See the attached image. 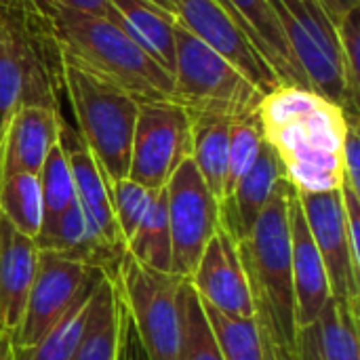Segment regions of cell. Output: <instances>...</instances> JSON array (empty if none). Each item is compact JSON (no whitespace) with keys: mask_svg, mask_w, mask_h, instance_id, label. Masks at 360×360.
I'll return each instance as SVG.
<instances>
[{"mask_svg":"<svg viewBox=\"0 0 360 360\" xmlns=\"http://www.w3.org/2000/svg\"><path fill=\"white\" fill-rule=\"evenodd\" d=\"M302 2H319V0H302Z\"/></svg>","mask_w":360,"mask_h":360,"instance_id":"60d3db41","label":"cell"},{"mask_svg":"<svg viewBox=\"0 0 360 360\" xmlns=\"http://www.w3.org/2000/svg\"><path fill=\"white\" fill-rule=\"evenodd\" d=\"M0 360H15L11 340L6 335H2V333H0Z\"/></svg>","mask_w":360,"mask_h":360,"instance_id":"f35d334b","label":"cell"},{"mask_svg":"<svg viewBox=\"0 0 360 360\" xmlns=\"http://www.w3.org/2000/svg\"><path fill=\"white\" fill-rule=\"evenodd\" d=\"M120 15V30L127 32L156 63L171 76L175 68V15L150 0H110Z\"/></svg>","mask_w":360,"mask_h":360,"instance_id":"603a6c76","label":"cell"},{"mask_svg":"<svg viewBox=\"0 0 360 360\" xmlns=\"http://www.w3.org/2000/svg\"><path fill=\"white\" fill-rule=\"evenodd\" d=\"M59 110L25 103L8 122L0 152V177L13 173L38 175L46 154L61 135Z\"/></svg>","mask_w":360,"mask_h":360,"instance_id":"9a60e30c","label":"cell"},{"mask_svg":"<svg viewBox=\"0 0 360 360\" xmlns=\"http://www.w3.org/2000/svg\"><path fill=\"white\" fill-rule=\"evenodd\" d=\"M283 179H287L285 165L278 152L264 139L253 169L238 181L230 198L219 207L221 224L234 236L236 243L249 234V230L253 228L259 213L264 211Z\"/></svg>","mask_w":360,"mask_h":360,"instance_id":"d6986e66","label":"cell"},{"mask_svg":"<svg viewBox=\"0 0 360 360\" xmlns=\"http://www.w3.org/2000/svg\"><path fill=\"white\" fill-rule=\"evenodd\" d=\"M116 291L148 360H179L184 333V278L146 268L124 251Z\"/></svg>","mask_w":360,"mask_h":360,"instance_id":"5b68a950","label":"cell"},{"mask_svg":"<svg viewBox=\"0 0 360 360\" xmlns=\"http://www.w3.org/2000/svg\"><path fill=\"white\" fill-rule=\"evenodd\" d=\"M359 312L329 300L319 319L300 331L297 360H360Z\"/></svg>","mask_w":360,"mask_h":360,"instance_id":"ffe728a7","label":"cell"},{"mask_svg":"<svg viewBox=\"0 0 360 360\" xmlns=\"http://www.w3.org/2000/svg\"><path fill=\"white\" fill-rule=\"evenodd\" d=\"M97 272L99 270L65 259L53 251L38 249L36 274L27 293L21 323L8 338L11 346L30 348L42 340L51 327L70 310V306Z\"/></svg>","mask_w":360,"mask_h":360,"instance_id":"9c48e42d","label":"cell"},{"mask_svg":"<svg viewBox=\"0 0 360 360\" xmlns=\"http://www.w3.org/2000/svg\"><path fill=\"white\" fill-rule=\"evenodd\" d=\"M124 310L116 285L105 276L97 291L93 323L72 360H118Z\"/></svg>","mask_w":360,"mask_h":360,"instance_id":"d4e9b609","label":"cell"},{"mask_svg":"<svg viewBox=\"0 0 360 360\" xmlns=\"http://www.w3.org/2000/svg\"><path fill=\"white\" fill-rule=\"evenodd\" d=\"M289 240L297 327L302 331L319 319V314L331 300V287L323 257L314 245L293 186L289 192Z\"/></svg>","mask_w":360,"mask_h":360,"instance_id":"5bb4252c","label":"cell"},{"mask_svg":"<svg viewBox=\"0 0 360 360\" xmlns=\"http://www.w3.org/2000/svg\"><path fill=\"white\" fill-rule=\"evenodd\" d=\"M179 360H224L202 304L190 283L184 289V333Z\"/></svg>","mask_w":360,"mask_h":360,"instance_id":"1f68e13d","label":"cell"},{"mask_svg":"<svg viewBox=\"0 0 360 360\" xmlns=\"http://www.w3.org/2000/svg\"><path fill=\"white\" fill-rule=\"evenodd\" d=\"M40 8L49 19L59 59L127 89L139 101L171 99L173 76L118 25L63 6L40 4Z\"/></svg>","mask_w":360,"mask_h":360,"instance_id":"7a4b0ae2","label":"cell"},{"mask_svg":"<svg viewBox=\"0 0 360 360\" xmlns=\"http://www.w3.org/2000/svg\"><path fill=\"white\" fill-rule=\"evenodd\" d=\"M127 253L135 257L146 268L156 272L173 274L171 262V230H169V215H167V194L165 188L156 192L150 209L146 211L141 224L133 232L127 243Z\"/></svg>","mask_w":360,"mask_h":360,"instance_id":"484cf974","label":"cell"},{"mask_svg":"<svg viewBox=\"0 0 360 360\" xmlns=\"http://www.w3.org/2000/svg\"><path fill=\"white\" fill-rule=\"evenodd\" d=\"M38 2L51 4V6H63V8L78 11V13L93 15V17H101L120 27V15L110 0H38Z\"/></svg>","mask_w":360,"mask_h":360,"instance_id":"d590c367","label":"cell"},{"mask_svg":"<svg viewBox=\"0 0 360 360\" xmlns=\"http://www.w3.org/2000/svg\"><path fill=\"white\" fill-rule=\"evenodd\" d=\"M175 68L171 101L190 116L253 118L264 93L224 55L196 38L175 19Z\"/></svg>","mask_w":360,"mask_h":360,"instance_id":"277c9868","label":"cell"},{"mask_svg":"<svg viewBox=\"0 0 360 360\" xmlns=\"http://www.w3.org/2000/svg\"><path fill=\"white\" fill-rule=\"evenodd\" d=\"M150 2H154V4H156V6H160L162 11H167V13L175 15V8H173L171 0H150Z\"/></svg>","mask_w":360,"mask_h":360,"instance_id":"ab89813d","label":"cell"},{"mask_svg":"<svg viewBox=\"0 0 360 360\" xmlns=\"http://www.w3.org/2000/svg\"><path fill=\"white\" fill-rule=\"evenodd\" d=\"M262 143H264V135H262V129H259L255 116L253 118L232 120V124H230V146H228V171H226L224 202L230 198V194L234 192L238 181L253 169V165H255V160L259 156Z\"/></svg>","mask_w":360,"mask_h":360,"instance_id":"4dcf8cb0","label":"cell"},{"mask_svg":"<svg viewBox=\"0 0 360 360\" xmlns=\"http://www.w3.org/2000/svg\"><path fill=\"white\" fill-rule=\"evenodd\" d=\"M110 196H112V207L116 215V224L120 228V234L124 238V245L141 224L146 211L150 209L156 192L143 188L141 184L122 177L116 181H110Z\"/></svg>","mask_w":360,"mask_h":360,"instance_id":"d6a6232c","label":"cell"},{"mask_svg":"<svg viewBox=\"0 0 360 360\" xmlns=\"http://www.w3.org/2000/svg\"><path fill=\"white\" fill-rule=\"evenodd\" d=\"M188 283L198 300L215 312L230 319H253V300L238 243L224 224L207 243Z\"/></svg>","mask_w":360,"mask_h":360,"instance_id":"7c38bea8","label":"cell"},{"mask_svg":"<svg viewBox=\"0 0 360 360\" xmlns=\"http://www.w3.org/2000/svg\"><path fill=\"white\" fill-rule=\"evenodd\" d=\"M348 127L346 112L331 101H325L319 110L304 116L302 120L289 122L264 135V139L278 152L287 156L293 152L323 150L342 154V143Z\"/></svg>","mask_w":360,"mask_h":360,"instance_id":"7402d4cb","label":"cell"},{"mask_svg":"<svg viewBox=\"0 0 360 360\" xmlns=\"http://www.w3.org/2000/svg\"><path fill=\"white\" fill-rule=\"evenodd\" d=\"M61 82L78 122V135L108 181L127 177L139 99L127 89L63 59Z\"/></svg>","mask_w":360,"mask_h":360,"instance_id":"3957f363","label":"cell"},{"mask_svg":"<svg viewBox=\"0 0 360 360\" xmlns=\"http://www.w3.org/2000/svg\"><path fill=\"white\" fill-rule=\"evenodd\" d=\"M297 200L314 238V245L323 257L331 297L348 304L354 312H359L360 266L352 259L348 245L342 190L321 194L297 192Z\"/></svg>","mask_w":360,"mask_h":360,"instance_id":"30bf717a","label":"cell"},{"mask_svg":"<svg viewBox=\"0 0 360 360\" xmlns=\"http://www.w3.org/2000/svg\"><path fill=\"white\" fill-rule=\"evenodd\" d=\"M217 4L228 13V17L238 25V30L274 70L281 84L310 89L293 61L281 21L268 0H217Z\"/></svg>","mask_w":360,"mask_h":360,"instance_id":"ac0fdd59","label":"cell"},{"mask_svg":"<svg viewBox=\"0 0 360 360\" xmlns=\"http://www.w3.org/2000/svg\"><path fill=\"white\" fill-rule=\"evenodd\" d=\"M323 4V8L327 11L329 19L333 23H338L348 11H352L354 6H360L359 0H319Z\"/></svg>","mask_w":360,"mask_h":360,"instance_id":"74e56055","label":"cell"},{"mask_svg":"<svg viewBox=\"0 0 360 360\" xmlns=\"http://www.w3.org/2000/svg\"><path fill=\"white\" fill-rule=\"evenodd\" d=\"M192 118V160L209 188V192L224 202L228 146L232 120L224 116H190Z\"/></svg>","mask_w":360,"mask_h":360,"instance_id":"cb8c5ba5","label":"cell"},{"mask_svg":"<svg viewBox=\"0 0 360 360\" xmlns=\"http://www.w3.org/2000/svg\"><path fill=\"white\" fill-rule=\"evenodd\" d=\"M360 6L348 11L338 23L335 34L342 51V63H344V78H346V93H348V114L359 116V91H360Z\"/></svg>","mask_w":360,"mask_h":360,"instance_id":"836d02e7","label":"cell"},{"mask_svg":"<svg viewBox=\"0 0 360 360\" xmlns=\"http://www.w3.org/2000/svg\"><path fill=\"white\" fill-rule=\"evenodd\" d=\"M202 310L213 329L224 360H268L253 319H230L205 304Z\"/></svg>","mask_w":360,"mask_h":360,"instance_id":"f1b7e54d","label":"cell"},{"mask_svg":"<svg viewBox=\"0 0 360 360\" xmlns=\"http://www.w3.org/2000/svg\"><path fill=\"white\" fill-rule=\"evenodd\" d=\"M36 247L40 251H53L65 259L99 270L110 281H116L120 262L124 257V249H118L105 240L99 228L86 217L78 200H74L70 209L55 221L42 226Z\"/></svg>","mask_w":360,"mask_h":360,"instance_id":"4fadbf2b","label":"cell"},{"mask_svg":"<svg viewBox=\"0 0 360 360\" xmlns=\"http://www.w3.org/2000/svg\"><path fill=\"white\" fill-rule=\"evenodd\" d=\"M348 127L342 143V165L346 175V186L360 194V135H359V116L348 114Z\"/></svg>","mask_w":360,"mask_h":360,"instance_id":"e575fe53","label":"cell"},{"mask_svg":"<svg viewBox=\"0 0 360 360\" xmlns=\"http://www.w3.org/2000/svg\"><path fill=\"white\" fill-rule=\"evenodd\" d=\"M61 146L72 171L74 179V192L76 200L86 213V217L99 228V232L105 236V240L118 249L127 251L124 238L120 234V228L116 224L114 207H112V196H110V181L103 175L101 167L97 165L95 156L82 141V137L72 133L68 124H61Z\"/></svg>","mask_w":360,"mask_h":360,"instance_id":"2e32d148","label":"cell"},{"mask_svg":"<svg viewBox=\"0 0 360 360\" xmlns=\"http://www.w3.org/2000/svg\"><path fill=\"white\" fill-rule=\"evenodd\" d=\"M118 360H148L143 350H141V346H139V342H137V338H135V333H133V329H131V325H129V321H127V314L122 319V335H120Z\"/></svg>","mask_w":360,"mask_h":360,"instance_id":"8d00e7d4","label":"cell"},{"mask_svg":"<svg viewBox=\"0 0 360 360\" xmlns=\"http://www.w3.org/2000/svg\"><path fill=\"white\" fill-rule=\"evenodd\" d=\"M38 179H40V192H42V205H44V224H51L59 215H63L70 209V205L76 200L74 179H72V171H70L61 139L46 154L44 165L38 173Z\"/></svg>","mask_w":360,"mask_h":360,"instance_id":"f546056e","label":"cell"},{"mask_svg":"<svg viewBox=\"0 0 360 360\" xmlns=\"http://www.w3.org/2000/svg\"><path fill=\"white\" fill-rule=\"evenodd\" d=\"M186 158H192L188 110L171 99L139 101L127 177L158 192Z\"/></svg>","mask_w":360,"mask_h":360,"instance_id":"52a82bcc","label":"cell"},{"mask_svg":"<svg viewBox=\"0 0 360 360\" xmlns=\"http://www.w3.org/2000/svg\"><path fill=\"white\" fill-rule=\"evenodd\" d=\"M38 266L36 240L0 213V333L11 338L21 323Z\"/></svg>","mask_w":360,"mask_h":360,"instance_id":"e0dca14e","label":"cell"},{"mask_svg":"<svg viewBox=\"0 0 360 360\" xmlns=\"http://www.w3.org/2000/svg\"><path fill=\"white\" fill-rule=\"evenodd\" d=\"M289 179H283L249 234L238 240L247 272L253 321L268 360H297V310L291 276Z\"/></svg>","mask_w":360,"mask_h":360,"instance_id":"6da1fadb","label":"cell"},{"mask_svg":"<svg viewBox=\"0 0 360 360\" xmlns=\"http://www.w3.org/2000/svg\"><path fill=\"white\" fill-rule=\"evenodd\" d=\"M0 213L30 238H38L44 224V205L40 179L32 173H13L0 177Z\"/></svg>","mask_w":360,"mask_h":360,"instance_id":"4316f807","label":"cell"},{"mask_svg":"<svg viewBox=\"0 0 360 360\" xmlns=\"http://www.w3.org/2000/svg\"><path fill=\"white\" fill-rule=\"evenodd\" d=\"M165 194L173 274L190 281L207 243L221 226V209L217 198L205 186L192 158H186L175 169L165 186Z\"/></svg>","mask_w":360,"mask_h":360,"instance_id":"ba28073f","label":"cell"},{"mask_svg":"<svg viewBox=\"0 0 360 360\" xmlns=\"http://www.w3.org/2000/svg\"><path fill=\"white\" fill-rule=\"evenodd\" d=\"M281 21L293 61L306 78L310 91L348 112L342 51L335 23L321 2L268 0Z\"/></svg>","mask_w":360,"mask_h":360,"instance_id":"8992f818","label":"cell"},{"mask_svg":"<svg viewBox=\"0 0 360 360\" xmlns=\"http://www.w3.org/2000/svg\"><path fill=\"white\" fill-rule=\"evenodd\" d=\"M105 274L97 272L70 310L51 327V331L30 348H13L15 360H72L78 352L97 306V291Z\"/></svg>","mask_w":360,"mask_h":360,"instance_id":"44dd1931","label":"cell"},{"mask_svg":"<svg viewBox=\"0 0 360 360\" xmlns=\"http://www.w3.org/2000/svg\"><path fill=\"white\" fill-rule=\"evenodd\" d=\"M327 99L319 93L295 86V84H278L270 93H266L257 105L255 118L262 129V135L281 129L289 122L302 120L304 116L319 110Z\"/></svg>","mask_w":360,"mask_h":360,"instance_id":"83f0119b","label":"cell"},{"mask_svg":"<svg viewBox=\"0 0 360 360\" xmlns=\"http://www.w3.org/2000/svg\"><path fill=\"white\" fill-rule=\"evenodd\" d=\"M171 4L175 8V19L188 32L224 55L264 95L281 84L274 70L217 4V0H171Z\"/></svg>","mask_w":360,"mask_h":360,"instance_id":"8fae6325","label":"cell"}]
</instances>
